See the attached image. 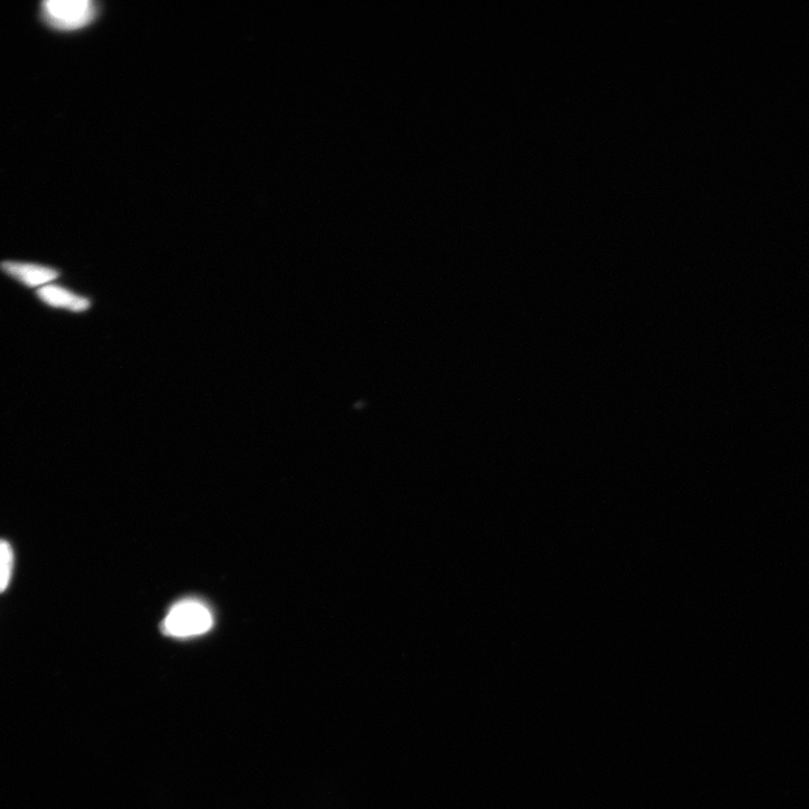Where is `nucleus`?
Segmentation results:
<instances>
[{"label": "nucleus", "mask_w": 809, "mask_h": 809, "mask_svg": "<svg viewBox=\"0 0 809 809\" xmlns=\"http://www.w3.org/2000/svg\"><path fill=\"white\" fill-rule=\"evenodd\" d=\"M2 269L17 280H20L26 286L38 287L59 277L57 270L36 266L26 265V263L4 262L0 265Z\"/></svg>", "instance_id": "7ed1b4c3"}, {"label": "nucleus", "mask_w": 809, "mask_h": 809, "mask_svg": "<svg viewBox=\"0 0 809 809\" xmlns=\"http://www.w3.org/2000/svg\"><path fill=\"white\" fill-rule=\"evenodd\" d=\"M213 616L202 603L187 601L171 608L163 622V631L175 638H192L211 630Z\"/></svg>", "instance_id": "f257e3e1"}, {"label": "nucleus", "mask_w": 809, "mask_h": 809, "mask_svg": "<svg viewBox=\"0 0 809 809\" xmlns=\"http://www.w3.org/2000/svg\"><path fill=\"white\" fill-rule=\"evenodd\" d=\"M14 567V553L11 544L0 540V593L5 592L11 583Z\"/></svg>", "instance_id": "39448f33"}, {"label": "nucleus", "mask_w": 809, "mask_h": 809, "mask_svg": "<svg viewBox=\"0 0 809 809\" xmlns=\"http://www.w3.org/2000/svg\"><path fill=\"white\" fill-rule=\"evenodd\" d=\"M90 0H48L41 7L43 21L53 29L70 31L84 27L95 16Z\"/></svg>", "instance_id": "f03ea898"}, {"label": "nucleus", "mask_w": 809, "mask_h": 809, "mask_svg": "<svg viewBox=\"0 0 809 809\" xmlns=\"http://www.w3.org/2000/svg\"><path fill=\"white\" fill-rule=\"evenodd\" d=\"M38 296L43 302L56 307H65L75 312H83L89 307L85 298L78 297L56 286L43 287L38 290Z\"/></svg>", "instance_id": "20e7f679"}]
</instances>
